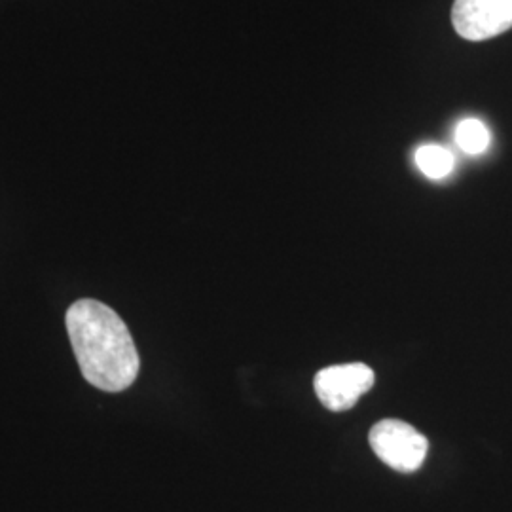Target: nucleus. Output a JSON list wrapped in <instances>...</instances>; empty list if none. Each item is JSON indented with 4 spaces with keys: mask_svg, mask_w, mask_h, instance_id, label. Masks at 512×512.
I'll return each mask as SVG.
<instances>
[{
    "mask_svg": "<svg viewBox=\"0 0 512 512\" xmlns=\"http://www.w3.org/2000/svg\"><path fill=\"white\" fill-rule=\"evenodd\" d=\"M456 143L467 154H482L492 143V133L478 118H465L456 128Z\"/></svg>",
    "mask_w": 512,
    "mask_h": 512,
    "instance_id": "6",
    "label": "nucleus"
},
{
    "mask_svg": "<svg viewBox=\"0 0 512 512\" xmlns=\"http://www.w3.org/2000/svg\"><path fill=\"white\" fill-rule=\"evenodd\" d=\"M452 23L465 40H488L512 29V0H456Z\"/></svg>",
    "mask_w": 512,
    "mask_h": 512,
    "instance_id": "4",
    "label": "nucleus"
},
{
    "mask_svg": "<svg viewBox=\"0 0 512 512\" xmlns=\"http://www.w3.org/2000/svg\"><path fill=\"white\" fill-rule=\"evenodd\" d=\"M374 370L363 363L327 366L315 374L313 387L317 399L330 412H344L353 408L357 401L374 385Z\"/></svg>",
    "mask_w": 512,
    "mask_h": 512,
    "instance_id": "3",
    "label": "nucleus"
},
{
    "mask_svg": "<svg viewBox=\"0 0 512 512\" xmlns=\"http://www.w3.org/2000/svg\"><path fill=\"white\" fill-rule=\"evenodd\" d=\"M374 454L395 471H418L429 452V440L416 427L401 420L378 421L370 431Z\"/></svg>",
    "mask_w": 512,
    "mask_h": 512,
    "instance_id": "2",
    "label": "nucleus"
},
{
    "mask_svg": "<svg viewBox=\"0 0 512 512\" xmlns=\"http://www.w3.org/2000/svg\"><path fill=\"white\" fill-rule=\"evenodd\" d=\"M416 165L421 173L433 181L446 179L456 165V158L448 148L439 145H425L416 150Z\"/></svg>",
    "mask_w": 512,
    "mask_h": 512,
    "instance_id": "5",
    "label": "nucleus"
},
{
    "mask_svg": "<svg viewBox=\"0 0 512 512\" xmlns=\"http://www.w3.org/2000/svg\"><path fill=\"white\" fill-rule=\"evenodd\" d=\"M67 330L86 382L107 393H120L135 382L139 353L126 323L107 304L92 298L74 302Z\"/></svg>",
    "mask_w": 512,
    "mask_h": 512,
    "instance_id": "1",
    "label": "nucleus"
}]
</instances>
